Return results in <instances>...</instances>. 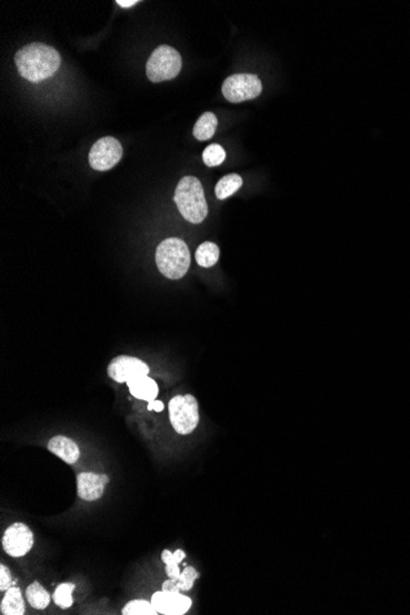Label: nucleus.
Wrapping results in <instances>:
<instances>
[{
    "instance_id": "nucleus-1",
    "label": "nucleus",
    "mask_w": 410,
    "mask_h": 615,
    "mask_svg": "<svg viewBox=\"0 0 410 615\" xmlns=\"http://www.w3.org/2000/svg\"><path fill=\"white\" fill-rule=\"evenodd\" d=\"M61 54L43 43H30L15 54L18 72L31 82H41L52 77L61 67Z\"/></svg>"
},
{
    "instance_id": "nucleus-2",
    "label": "nucleus",
    "mask_w": 410,
    "mask_h": 615,
    "mask_svg": "<svg viewBox=\"0 0 410 615\" xmlns=\"http://www.w3.org/2000/svg\"><path fill=\"white\" fill-rule=\"evenodd\" d=\"M175 203L182 216L192 224H201L208 216L204 190L196 177L182 178L175 192Z\"/></svg>"
},
{
    "instance_id": "nucleus-3",
    "label": "nucleus",
    "mask_w": 410,
    "mask_h": 615,
    "mask_svg": "<svg viewBox=\"0 0 410 615\" xmlns=\"http://www.w3.org/2000/svg\"><path fill=\"white\" fill-rule=\"evenodd\" d=\"M156 264L159 271L172 280H178L186 275L191 266V253L183 240L171 237L163 240L156 249Z\"/></svg>"
},
{
    "instance_id": "nucleus-4",
    "label": "nucleus",
    "mask_w": 410,
    "mask_h": 615,
    "mask_svg": "<svg viewBox=\"0 0 410 615\" xmlns=\"http://www.w3.org/2000/svg\"><path fill=\"white\" fill-rule=\"evenodd\" d=\"M182 69L181 54L175 48L167 44L159 46L148 59L147 75L153 82L171 80L180 74Z\"/></svg>"
},
{
    "instance_id": "nucleus-5",
    "label": "nucleus",
    "mask_w": 410,
    "mask_h": 615,
    "mask_svg": "<svg viewBox=\"0 0 410 615\" xmlns=\"http://www.w3.org/2000/svg\"><path fill=\"white\" fill-rule=\"evenodd\" d=\"M168 411L172 426L177 434H191L198 426V402L191 395L173 397L168 403Z\"/></svg>"
},
{
    "instance_id": "nucleus-6",
    "label": "nucleus",
    "mask_w": 410,
    "mask_h": 615,
    "mask_svg": "<svg viewBox=\"0 0 410 615\" xmlns=\"http://www.w3.org/2000/svg\"><path fill=\"white\" fill-rule=\"evenodd\" d=\"M262 92V82L254 74H235L223 84V94L229 102L240 104L253 100Z\"/></svg>"
},
{
    "instance_id": "nucleus-7",
    "label": "nucleus",
    "mask_w": 410,
    "mask_h": 615,
    "mask_svg": "<svg viewBox=\"0 0 410 615\" xmlns=\"http://www.w3.org/2000/svg\"><path fill=\"white\" fill-rule=\"evenodd\" d=\"M123 155V148L117 139L112 137H105L96 142L90 154L89 163L96 171H108L120 163Z\"/></svg>"
},
{
    "instance_id": "nucleus-8",
    "label": "nucleus",
    "mask_w": 410,
    "mask_h": 615,
    "mask_svg": "<svg viewBox=\"0 0 410 615\" xmlns=\"http://www.w3.org/2000/svg\"><path fill=\"white\" fill-rule=\"evenodd\" d=\"M1 544L8 555L21 558L34 547V533L24 523H14L5 530Z\"/></svg>"
},
{
    "instance_id": "nucleus-9",
    "label": "nucleus",
    "mask_w": 410,
    "mask_h": 615,
    "mask_svg": "<svg viewBox=\"0 0 410 615\" xmlns=\"http://www.w3.org/2000/svg\"><path fill=\"white\" fill-rule=\"evenodd\" d=\"M150 368L140 359L120 355L111 361L107 373L118 383H127L135 377L147 376Z\"/></svg>"
},
{
    "instance_id": "nucleus-10",
    "label": "nucleus",
    "mask_w": 410,
    "mask_h": 615,
    "mask_svg": "<svg viewBox=\"0 0 410 615\" xmlns=\"http://www.w3.org/2000/svg\"><path fill=\"white\" fill-rule=\"evenodd\" d=\"M151 603L160 614L183 615L190 611L192 600L181 592L160 591L154 593Z\"/></svg>"
},
{
    "instance_id": "nucleus-11",
    "label": "nucleus",
    "mask_w": 410,
    "mask_h": 615,
    "mask_svg": "<svg viewBox=\"0 0 410 615\" xmlns=\"http://www.w3.org/2000/svg\"><path fill=\"white\" fill-rule=\"evenodd\" d=\"M105 485L101 474L86 472L77 476V495L82 500H99L104 495Z\"/></svg>"
},
{
    "instance_id": "nucleus-12",
    "label": "nucleus",
    "mask_w": 410,
    "mask_h": 615,
    "mask_svg": "<svg viewBox=\"0 0 410 615\" xmlns=\"http://www.w3.org/2000/svg\"><path fill=\"white\" fill-rule=\"evenodd\" d=\"M47 447L53 454H56L68 464L77 463L80 457L79 446L66 436H54L53 439L49 440Z\"/></svg>"
},
{
    "instance_id": "nucleus-13",
    "label": "nucleus",
    "mask_w": 410,
    "mask_h": 615,
    "mask_svg": "<svg viewBox=\"0 0 410 615\" xmlns=\"http://www.w3.org/2000/svg\"><path fill=\"white\" fill-rule=\"evenodd\" d=\"M127 386L129 387L130 395L142 401H155L159 395L158 383L153 378L148 377V375L135 377L133 380L127 382Z\"/></svg>"
},
{
    "instance_id": "nucleus-14",
    "label": "nucleus",
    "mask_w": 410,
    "mask_h": 615,
    "mask_svg": "<svg viewBox=\"0 0 410 615\" xmlns=\"http://www.w3.org/2000/svg\"><path fill=\"white\" fill-rule=\"evenodd\" d=\"M1 614L23 615L25 613L24 598L19 587H10L6 590L4 598L0 604Z\"/></svg>"
},
{
    "instance_id": "nucleus-15",
    "label": "nucleus",
    "mask_w": 410,
    "mask_h": 615,
    "mask_svg": "<svg viewBox=\"0 0 410 615\" xmlns=\"http://www.w3.org/2000/svg\"><path fill=\"white\" fill-rule=\"evenodd\" d=\"M218 128V118L213 112H205L201 116V118L197 120L196 125L193 128L194 138L199 142H204L208 139L213 138Z\"/></svg>"
},
{
    "instance_id": "nucleus-16",
    "label": "nucleus",
    "mask_w": 410,
    "mask_h": 615,
    "mask_svg": "<svg viewBox=\"0 0 410 615\" xmlns=\"http://www.w3.org/2000/svg\"><path fill=\"white\" fill-rule=\"evenodd\" d=\"M242 185H244L242 178L239 175H236V173H231V175L223 177L218 182L216 187H215L216 198L220 199V201H224V199L229 198L230 196H232L236 192L239 191Z\"/></svg>"
},
{
    "instance_id": "nucleus-17",
    "label": "nucleus",
    "mask_w": 410,
    "mask_h": 615,
    "mask_svg": "<svg viewBox=\"0 0 410 615\" xmlns=\"http://www.w3.org/2000/svg\"><path fill=\"white\" fill-rule=\"evenodd\" d=\"M220 257V249L218 244L206 241L201 244L196 252V261L201 267H214Z\"/></svg>"
},
{
    "instance_id": "nucleus-18",
    "label": "nucleus",
    "mask_w": 410,
    "mask_h": 615,
    "mask_svg": "<svg viewBox=\"0 0 410 615\" xmlns=\"http://www.w3.org/2000/svg\"><path fill=\"white\" fill-rule=\"evenodd\" d=\"M26 598H27L30 606L35 609H39V611L46 609L51 602L49 593L41 586V583L39 582H34L32 585L27 587Z\"/></svg>"
},
{
    "instance_id": "nucleus-19",
    "label": "nucleus",
    "mask_w": 410,
    "mask_h": 615,
    "mask_svg": "<svg viewBox=\"0 0 410 615\" xmlns=\"http://www.w3.org/2000/svg\"><path fill=\"white\" fill-rule=\"evenodd\" d=\"M185 558H186V553L181 549H178L175 553H171L170 550H163L161 559H163V563L166 564V573L168 578L177 580L180 577L181 571H180L178 565Z\"/></svg>"
},
{
    "instance_id": "nucleus-20",
    "label": "nucleus",
    "mask_w": 410,
    "mask_h": 615,
    "mask_svg": "<svg viewBox=\"0 0 410 615\" xmlns=\"http://www.w3.org/2000/svg\"><path fill=\"white\" fill-rule=\"evenodd\" d=\"M123 615H156L159 611L155 609L151 602L145 600H135L129 602L127 606L122 609Z\"/></svg>"
},
{
    "instance_id": "nucleus-21",
    "label": "nucleus",
    "mask_w": 410,
    "mask_h": 615,
    "mask_svg": "<svg viewBox=\"0 0 410 615\" xmlns=\"http://www.w3.org/2000/svg\"><path fill=\"white\" fill-rule=\"evenodd\" d=\"M75 590L74 583H61L53 595V600L59 608L68 609L73 606V592Z\"/></svg>"
},
{
    "instance_id": "nucleus-22",
    "label": "nucleus",
    "mask_w": 410,
    "mask_h": 615,
    "mask_svg": "<svg viewBox=\"0 0 410 615\" xmlns=\"http://www.w3.org/2000/svg\"><path fill=\"white\" fill-rule=\"evenodd\" d=\"M225 159H226V153L219 144H211L203 151V161L206 166H219L224 163Z\"/></svg>"
},
{
    "instance_id": "nucleus-23",
    "label": "nucleus",
    "mask_w": 410,
    "mask_h": 615,
    "mask_svg": "<svg viewBox=\"0 0 410 615\" xmlns=\"http://www.w3.org/2000/svg\"><path fill=\"white\" fill-rule=\"evenodd\" d=\"M198 577H199V573H197L196 569L192 568V566H187L182 571L180 577L175 580V581L177 582L178 587L181 588V591H190V590H192V587L194 585V581H196Z\"/></svg>"
},
{
    "instance_id": "nucleus-24",
    "label": "nucleus",
    "mask_w": 410,
    "mask_h": 615,
    "mask_svg": "<svg viewBox=\"0 0 410 615\" xmlns=\"http://www.w3.org/2000/svg\"><path fill=\"white\" fill-rule=\"evenodd\" d=\"M11 585H13V578H11L9 569L6 568L5 565H0V590L6 591V590H9Z\"/></svg>"
},
{
    "instance_id": "nucleus-25",
    "label": "nucleus",
    "mask_w": 410,
    "mask_h": 615,
    "mask_svg": "<svg viewBox=\"0 0 410 615\" xmlns=\"http://www.w3.org/2000/svg\"><path fill=\"white\" fill-rule=\"evenodd\" d=\"M163 591L165 592H181V588L178 587L177 585V582L175 580H167V581L163 582Z\"/></svg>"
},
{
    "instance_id": "nucleus-26",
    "label": "nucleus",
    "mask_w": 410,
    "mask_h": 615,
    "mask_svg": "<svg viewBox=\"0 0 410 615\" xmlns=\"http://www.w3.org/2000/svg\"><path fill=\"white\" fill-rule=\"evenodd\" d=\"M163 408H165V406H163V403L161 401H156V399H155V401L149 402V410H155V411H163Z\"/></svg>"
},
{
    "instance_id": "nucleus-27",
    "label": "nucleus",
    "mask_w": 410,
    "mask_h": 615,
    "mask_svg": "<svg viewBox=\"0 0 410 615\" xmlns=\"http://www.w3.org/2000/svg\"><path fill=\"white\" fill-rule=\"evenodd\" d=\"M116 4L120 5L122 8H132L135 4H138L137 0H117Z\"/></svg>"
},
{
    "instance_id": "nucleus-28",
    "label": "nucleus",
    "mask_w": 410,
    "mask_h": 615,
    "mask_svg": "<svg viewBox=\"0 0 410 615\" xmlns=\"http://www.w3.org/2000/svg\"><path fill=\"white\" fill-rule=\"evenodd\" d=\"M101 478H102V480H104L105 484H108V482H110V479H108V477H107L106 474H101Z\"/></svg>"
}]
</instances>
